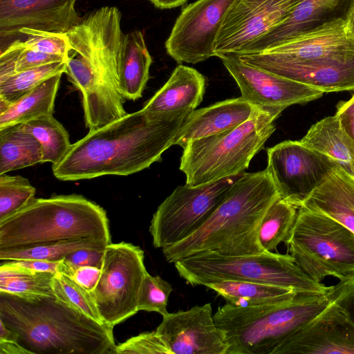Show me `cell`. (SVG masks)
I'll use <instances>...</instances> for the list:
<instances>
[{"mask_svg": "<svg viewBox=\"0 0 354 354\" xmlns=\"http://www.w3.org/2000/svg\"><path fill=\"white\" fill-rule=\"evenodd\" d=\"M0 354H32L17 341L0 340Z\"/></svg>", "mask_w": 354, "mask_h": 354, "instance_id": "obj_46", "label": "cell"}, {"mask_svg": "<svg viewBox=\"0 0 354 354\" xmlns=\"http://www.w3.org/2000/svg\"><path fill=\"white\" fill-rule=\"evenodd\" d=\"M205 287L214 290L226 303L241 307H257L290 301L300 294L278 286L237 280H224L208 283Z\"/></svg>", "mask_w": 354, "mask_h": 354, "instance_id": "obj_27", "label": "cell"}, {"mask_svg": "<svg viewBox=\"0 0 354 354\" xmlns=\"http://www.w3.org/2000/svg\"><path fill=\"white\" fill-rule=\"evenodd\" d=\"M241 174L196 187L178 186L153 215L149 232L153 246H170L199 229Z\"/></svg>", "mask_w": 354, "mask_h": 354, "instance_id": "obj_10", "label": "cell"}, {"mask_svg": "<svg viewBox=\"0 0 354 354\" xmlns=\"http://www.w3.org/2000/svg\"><path fill=\"white\" fill-rule=\"evenodd\" d=\"M63 73L51 76L0 114V128L52 115Z\"/></svg>", "mask_w": 354, "mask_h": 354, "instance_id": "obj_28", "label": "cell"}, {"mask_svg": "<svg viewBox=\"0 0 354 354\" xmlns=\"http://www.w3.org/2000/svg\"><path fill=\"white\" fill-rule=\"evenodd\" d=\"M281 113L254 106L241 125L189 142L180 164L186 185L196 187L243 174L275 131L274 121Z\"/></svg>", "mask_w": 354, "mask_h": 354, "instance_id": "obj_6", "label": "cell"}, {"mask_svg": "<svg viewBox=\"0 0 354 354\" xmlns=\"http://www.w3.org/2000/svg\"><path fill=\"white\" fill-rule=\"evenodd\" d=\"M41 144L43 162H59L71 147L69 135L64 126L52 115H46L19 124Z\"/></svg>", "mask_w": 354, "mask_h": 354, "instance_id": "obj_31", "label": "cell"}, {"mask_svg": "<svg viewBox=\"0 0 354 354\" xmlns=\"http://www.w3.org/2000/svg\"><path fill=\"white\" fill-rule=\"evenodd\" d=\"M330 292L302 293L273 305L218 307L214 319L227 345L226 354H283L294 333L330 304Z\"/></svg>", "mask_w": 354, "mask_h": 354, "instance_id": "obj_5", "label": "cell"}, {"mask_svg": "<svg viewBox=\"0 0 354 354\" xmlns=\"http://www.w3.org/2000/svg\"><path fill=\"white\" fill-rule=\"evenodd\" d=\"M218 57L236 81L241 97L252 106L283 111L291 105L316 100L324 94L308 85L246 64L236 54Z\"/></svg>", "mask_w": 354, "mask_h": 354, "instance_id": "obj_13", "label": "cell"}, {"mask_svg": "<svg viewBox=\"0 0 354 354\" xmlns=\"http://www.w3.org/2000/svg\"><path fill=\"white\" fill-rule=\"evenodd\" d=\"M346 24L350 32L354 37V8L347 17Z\"/></svg>", "mask_w": 354, "mask_h": 354, "instance_id": "obj_48", "label": "cell"}, {"mask_svg": "<svg viewBox=\"0 0 354 354\" xmlns=\"http://www.w3.org/2000/svg\"><path fill=\"white\" fill-rule=\"evenodd\" d=\"M184 111L156 116L143 108L89 132L73 144L53 172L57 179L73 181L99 176H128L161 159L186 117Z\"/></svg>", "mask_w": 354, "mask_h": 354, "instance_id": "obj_1", "label": "cell"}, {"mask_svg": "<svg viewBox=\"0 0 354 354\" xmlns=\"http://www.w3.org/2000/svg\"><path fill=\"white\" fill-rule=\"evenodd\" d=\"M286 244L296 265L317 282L354 276V233L327 216L299 207Z\"/></svg>", "mask_w": 354, "mask_h": 354, "instance_id": "obj_8", "label": "cell"}, {"mask_svg": "<svg viewBox=\"0 0 354 354\" xmlns=\"http://www.w3.org/2000/svg\"><path fill=\"white\" fill-rule=\"evenodd\" d=\"M147 273L140 247L124 241L106 246L99 280L91 292L104 324L113 327L137 313Z\"/></svg>", "mask_w": 354, "mask_h": 354, "instance_id": "obj_9", "label": "cell"}, {"mask_svg": "<svg viewBox=\"0 0 354 354\" xmlns=\"http://www.w3.org/2000/svg\"><path fill=\"white\" fill-rule=\"evenodd\" d=\"M300 140L354 176V140L343 129L335 115L313 124Z\"/></svg>", "mask_w": 354, "mask_h": 354, "instance_id": "obj_26", "label": "cell"}, {"mask_svg": "<svg viewBox=\"0 0 354 354\" xmlns=\"http://www.w3.org/2000/svg\"><path fill=\"white\" fill-rule=\"evenodd\" d=\"M66 67V62H60L15 73L0 80V100L10 106L48 77L65 73Z\"/></svg>", "mask_w": 354, "mask_h": 354, "instance_id": "obj_33", "label": "cell"}, {"mask_svg": "<svg viewBox=\"0 0 354 354\" xmlns=\"http://www.w3.org/2000/svg\"><path fill=\"white\" fill-rule=\"evenodd\" d=\"M290 62L314 63L354 58V37L346 20H339L261 51Z\"/></svg>", "mask_w": 354, "mask_h": 354, "instance_id": "obj_19", "label": "cell"}, {"mask_svg": "<svg viewBox=\"0 0 354 354\" xmlns=\"http://www.w3.org/2000/svg\"><path fill=\"white\" fill-rule=\"evenodd\" d=\"M205 85L206 80L201 73L180 64L143 109L160 117L192 111L202 102Z\"/></svg>", "mask_w": 354, "mask_h": 354, "instance_id": "obj_23", "label": "cell"}, {"mask_svg": "<svg viewBox=\"0 0 354 354\" xmlns=\"http://www.w3.org/2000/svg\"><path fill=\"white\" fill-rule=\"evenodd\" d=\"M39 142L19 124L0 128V175L42 163Z\"/></svg>", "mask_w": 354, "mask_h": 354, "instance_id": "obj_29", "label": "cell"}, {"mask_svg": "<svg viewBox=\"0 0 354 354\" xmlns=\"http://www.w3.org/2000/svg\"><path fill=\"white\" fill-rule=\"evenodd\" d=\"M60 62H66V60L57 55L48 54L25 48L21 41V48L16 61V73Z\"/></svg>", "mask_w": 354, "mask_h": 354, "instance_id": "obj_41", "label": "cell"}, {"mask_svg": "<svg viewBox=\"0 0 354 354\" xmlns=\"http://www.w3.org/2000/svg\"><path fill=\"white\" fill-rule=\"evenodd\" d=\"M101 273V269L91 266H82L69 270L64 274L91 292L96 286Z\"/></svg>", "mask_w": 354, "mask_h": 354, "instance_id": "obj_43", "label": "cell"}, {"mask_svg": "<svg viewBox=\"0 0 354 354\" xmlns=\"http://www.w3.org/2000/svg\"><path fill=\"white\" fill-rule=\"evenodd\" d=\"M105 250L84 248L76 250L59 261L58 272L66 271L82 266L102 268Z\"/></svg>", "mask_w": 354, "mask_h": 354, "instance_id": "obj_40", "label": "cell"}, {"mask_svg": "<svg viewBox=\"0 0 354 354\" xmlns=\"http://www.w3.org/2000/svg\"><path fill=\"white\" fill-rule=\"evenodd\" d=\"M172 286L159 276L145 274L138 295V310L156 312L162 316L167 314L169 297Z\"/></svg>", "mask_w": 354, "mask_h": 354, "instance_id": "obj_37", "label": "cell"}, {"mask_svg": "<svg viewBox=\"0 0 354 354\" xmlns=\"http://www.w3.org/2000/svg\"><path fill=\"white\" fill-rule=\"evenodd\" d=\"M35 192L24 177L0 175V221L25 206L35 198Z\"/></svg>", "mask_w": 354, "mask_h": 354, "instance_id": "obj_36", "label": "cell"}, {"mask_svg": "<svg viewBox=\"0 0 354 354\" xmlns=\"http://www.w3.org/2000/svg\"><path fill=\"white\" fill-rule=\"evenodd\" d=\"M19 266L29 268L35 272H46L56 273L58 272L59 261L45 260L25 259L14 261Z\"/></svg>", "mask_w": 354, "mask_h": 354, "instance_id": "obj_45", "label": "cell"}, {"mask_svg": "<svg viewBox=\"0 0 354 354\" xmlns=\"http://www.w3.org/2000/svg\"><path fill=\"white\" fill-rule=\"evenodd\" d=\"M335 115L343 129L354 140V94L349 100L339 101L336 104Z\"/></svg>", "mask_w": 354, "mask_h": 354, "instance_id": "obj_44", "label": "cell"}, {"mask_svg": "<svg viewBox=\"0 0 354 354\" xmlns=\"http://www.w3.org/2000/svg\"><path fill=\"white\" fill-rule=\"evenodd\" d=\"M187 0H150V1L160 9H169L183 5Z\"/></svg>", "mask_w": 354, "mask_h": 354, "instance_id": "obj_47", "label": "cell"}, {"mask_svg": "<svg viewBox=\"0 0 354 354\" xmlns=\"http://www.w3.org/2000/svg\"><path fill=\"white\" fill-rule=\"evenodd\" d=\"M269 169L281 198L297 208L336 165L301 140H286L267 149Z\"/></svg>", "mask_w": 354, "mask_h": 354, "instance_id": "obj_11", "label": "cell"}, {"mask_svg": "<svg viewBox=\"0 0 354 354\" xmlns=\"http://www.w3.org/2000/svg\"><path fill=\"white\" fill-rule=\"evenodd\" d=\"M353 8L354 0H301L286 20L241 53L261 52L331 23L346 20Z\"/></svg>", "mask_w": 354, "mask_h": 354, "instance_id": "obj_20", "label": "cell"}, {"mask_svg": "<svg viewBox=\"0 0 354 354\" xmlns=\"http://www.w3.org/2000/svg\"><path fill=\"white\" fill-rule=\"evenodd\" d=\"M254 109L240 97L195 109L186 117L174 145L183 149L191 141L232 129L247 121Z\"/></svg>", "mask_w": 354, "mask_h": 354, "instance_id": "obj_22", "label": "cell"}, {"mask_svg": "<svg viewBox=\"0 0 354 354\" xmlns=\"http://www.w3.org/2000/svg\"><path fill=\"white\" fill-rule=\"evenodd\" d=\"M65 73L82 95L84 119L89 131L102 127L127 114L123 97L88 68L68 57Z\"/></svg>", "mask_w": 354, "mask_h": 354, "instance_id": "obj_21", "label": "cell"}, {"mask_svg": "<svg viewBox=\"0 0 354 354\" xmlns=\"http://www.w3.org/2000/svg\"><path fill=\"white\" fill-rule=\"evenodd\" d=\"M298 208L279 198L265 214L259 230V239L265 252H272L288 239Z\"/></svg>", "mask_w": 354, "mask_h": 354, "instance_id": "obj_32", "label": "cell"}, {"mask_svg": "<svg viewBox=\"0 0 354 354\" xmlns=\"http://www.w3.org/2000/svg\"><path fill=\"white\" fill-rule=\"evenodd\" d=\"M95 239L111 243L105 210L77 194L32 198L0 221V250Z\"/></svg>", "mask_w": 354, "mask_h": 354, "instance_id": "obj_4", "label": "cell"}, {"mask_svg": "<svg viewBox=\"0 0 354 354\" xmlns=\"http://www.w3.org/2000/svg\"><path fill=\"white\" fill-rule=\"evenodd\" d=\"M52 286L54 295L57 299L97 322L104 324L91 292L71 277L57 272L53 277Z\"/></svg>", "mask_w": 354, "mask_h": 354, "instance_id": "obj_35", "label": "cell"}, {"mask_svg": "<svg viewBox=\"0 0 354 354\" xmlns=\"http://www.w3.org/2000/svg\"><path fill=\"white\" fill-rule=\"evenodd\" d=\"M354 354V324L332 300L290 337L283 354Z\"/></svg>", "mask_w": 354, "mask_h": 354, "instance_id": "obj_18", "label": "cell"}, {"mask_svg": "<svg viewBox=\"0 0 354 354\" xmlns=\"http://www.w3.org/2000/svg\"><path fill=\"white\" fill-rule=\"evenodd\" d=\"M0 320L32 354H115L113 327L53 296L0 292Z\"/></svg>", "mask_w": 354, "mask_h": 354, "instance_id": "obj_3", "label": "cell"}, {"mask_svg": "<svg viewBox=\"0 0 354 354\" xmlns=\"http://www.w3.org/2000/svg\"><path fill=\"white\" fill-rule=\"evenodd\" d=\"M151 63L143 33L136 30L126 34L124 52L115 81V89L123 98L136 100L142 97Z\"/></svg>", "mask_w": 354, "mask_h": 354, "instance_id": "obj_25", "label": "cell"}, {"mask_svg": "<svg viewBox=\"0 0 354 354\" xmlns=\"http://www.w3.org/2000/svg\"><path fill=\"white\" fill-rule=\"evenodd\" d=\"M171 354H226L227 345L211 304L167 313L156 328Z\"/></svg>", "mask_w": 354, "mask_h": 354, "instance_id": "obj_16", "label": "cell"}, {"mask_svg": "<svg viewBox=\"0 0 354 354\" xmlns=\"http://www.w3.org/2000/svg\"><path fill=\"white\" fill-rule=\"evenodd\" d=\"M301 207L327 216L354 233V176L336 165Z\"/></svg>", "mask_w": 354, "mask_h": 354, "instance_id": "obj_24", "label": "cell"}, {"mask_svg": "<svg viewBox=\"0 0 354 354\" xmlns=\"http://www.w3.org/2000/svg\"><path fill=\"white\" fill-rule=\"evenodd\" d=\"M174 266L179 276L193 286L237 280L264 283L310 294H328L332 288L303 272L289 254L263 252L227 256L205 252L176 261Z\"/></svg>", "mask_w": 354, "mask_h": 354, "instance_id": "obj_7", "label": "cell"}, {"mask_svg": "<svg viewBox=\"0 0 354 354\" xmlns=\"http://www.w3.org/2000/svg\"><path fill=\"white\" fill-rule=\"evenodd\" d=\"M239 0H197L182 10L165 42L176 62L196 64L214 55V44L229 10Z\"/></svg>", "mask_w": 354, "mask_h": 354, "instance_id": "obj_12", "label": "cell"}, {"mask_svg": "<svg viewBox=\"0 0 354 354\" xmlns=\"http://www.w3.org/2000/svg\"><path fill=\"white\" fill-rule=\"evenodd\" d=\"M279 198L267 167L243 173L207 221L183 241L162 248L163 256L174 263L205 252L227 256L263 252L259 239L261 223Z\"/></svg>", "mask_w": 354, "mask_h": 354, "instance_id": "obj_2", "label": "cell"}, {"mask_svg": "<svg viewBox=\"0 0 354 354\" xmlns=\"http://www.w3.org/2000/svg\"><path fill=\"white\" fill-rule=\"evenodd\" d=\"M171 354L156 330L142 333L115 346V354Z\"/></svg>", "mask_w": 354, "mask_h": 354, "instance_id": "obj_39", "label": "cell"}, {"mask_svg": "<svg viewBox=\"0 0 354 354\" xmlns=\"http://www.w3.org/2000/svg\"><path fill=\"white\" fill-rule=\"evenodd\" d=\"M17 41H22L25 48L61 56L66 62L68 59L70 45L66 33L25 28L20 30Z\"/></svg>", "mask_w": 354, "mask_h": 354, "instance_id": "obj_38", "label": "cell"}, {"mask_svg": "<svg viewBox=\"0 0 354 354\" xmlns=\"http://www.w3.org/2000/svg\"><path fill=\"white\" fill-rule=\"evenodd\" d=\"M55 274L35 272L19 266L14 261H2L0 266V292L22 298L53 296L52 281Z\"/></svg>", "mask_w": 354, "mask_h": 354, "instance_id": "obj_30", "label": "cell"}, {"mask_svg": "<svg viewBox=\"0 0 354 354\" xmlns=\"http://www.w3.org/2000/svg\"><path fill=\"white\" fill-rule=\"evenodd\" d=\"M243 62L324 93L354 91V58L314 63L278 60L261 52L236 54Z\"/></svg>", "mask_w": 354, "mask_h": 354, "instance_id": "obj_17", "label": "cell"}, {"mask_svg": "<svg viewBox=\"0 0 354 354\" xmlns=\"http://www.w3.org/2000/svg\"><path fill=\"white\" fill-rule=\"evenodd\" d=\"M331 300L337 304L354 324V276L339 280L332 286Z\"/></svg>", "mask_w": 354, "mask_h": 354, "instance_id": "obj_42", "label": "cell"}, {"mask_svg": "<svg viewBox=\"0 0 354 354\" xmlns=\"http://www.w3.org/2000/svg\"><path fill=\"white\" fill-rule=\"evenodd\" d=\"M77 0H0V52L29 28L66 33L81 20Z\"/></svg>", "mask_w": 354, "mask_h": 354, "instance_id": "obj_15", "label": "cell"}, {"mask_svg": "<svg viewBox=\"0 0 354 354\" xmlns=\"http://www.w3.org/2000/svg\"><path fill=\"white\" fill-rule=\"evenodd\" d=\"M301 0H239L227 12L214 44V55L243 53L286 20Z\"/></svg>", "mask_w": 354, "mask_h": 354, "instance_id": "obj_14", "label": "cell"}, {"mask_svg": "<svg viewBox=\"0 0 354 354\" xmlns=\"http://www.w3.org/2000/svg\"><path fill=\"white\" fill-rule=\"evenodd\" d=\"M109 244L110 243L103 240L82 239L20 250H0V261L35 259L58 261L76 250L84 248L105 250Z\"/></svg>", "mask_w": 354, "mask_h": 354, "instance_id": "obj_34", "label": "cell"}]
</instances>
